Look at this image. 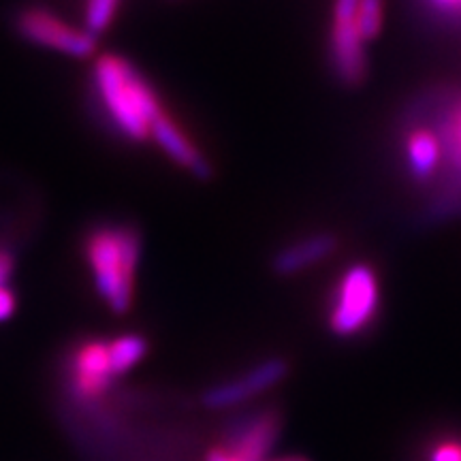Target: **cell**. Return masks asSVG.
<instances>
[{
  "label": "cell",
  "mask_w": 461,
  "mask_h": 461,
  "mask_svg": "<svg viewBox=\"0 0 461 461\" xmlns=\"http://www.w3.org/2000/svg\"><path fill=\"white\" fill-rule=\"evenodd\" d=\"M96 86H99L103 103L112 113L115 124L131 140H146L149 135V124L160 118L163 112H160L157 96L143 82L141 75L126 60L103 56L96 62Z\"/></svg>",
  "instance_id": "cell-1"
},
{
  "label": "cell",
  "mask_w": 461,
  "mask_h": 461,
  "mask_svg": "<svg viewBox=\"0 0 461 461\" xmlns=\"http://www.w3.org/2000/svg\"><path fill=\"white\" fill-rule=\"evenodd\" d=\"M88 257L95 269L96 286L115 314L131 305L132 272L140 257V238L131 229H105L88 241Z\"/></svg>",
  "instance_id": "cell-2"
},
{
  "label": "cell",
  "mask_w": 461,
  "mask_h": 461,
  "mask_svg": "<svg viewBox=\"0 0 461 461\" xmlns=\"http://www.w3.org/2000/svg\"><path fill=\"white\" fill-rule=\"evenodd\" d=\"M378 299V278L370 265L357 263L346 269L333 297L331 331L339 338L357 336L376 316Z\"/></svg>",
  "instance_id": "cell-3"
},
{
  "label": "cell",
  "mask_w": 461,
  "mask_h": 461,
  "mask_svg": "<svg viewBox=\"0 0 461 461\" xmlns=\"http://www.w3.org/2000/svg\"><path fill=\"white\" fill-rule=\"evenodd\" d=\"M288 374V363L282 357H274L250 370L241 374V376L227 380V383L216 384V387L207 389L203 393V403L210 411H224V408H233L238 403H244L252 397L265 393V391L274 389L280 384Z\"/></svg>",
  "instance_id": "cell-4"
},
{
  "label": "cell",
  "mask_w": 461,
  "mask_h": 461,
  "mask_svg": "<svg viewBox=\"0 0 461 461\" xmlns=\"http://www.w3.org/2000/svg\"><path fill=\"white\" fill-rule=\"evenodd\" d=\"M15 26L17 32L26 41L65 51L68 56L86 58L96 48V39H92L88 32L73 31V28L62 24L60 20H56L54 15L41 9H28L24 14H20Z\"/></svg>",
  "instance_id": "cell-5"
},
{
  "label": "cell",
  "mask_w": 461,
  "mask_h": 461,
  "mask_svg": "<svg viewBox=\"0 0 461 461\" xmlns=\"http://www.w3.org/2000/svg\"><path fill=\"white\" fill-rule=\"evenodd\" d=\"M113 374L109 367L107 344L88 342L75 350L71 363V383L68 389L82 402H92L103 395L112 384Z\"/></svg>",
  "instance_id": "cell-6"
},
{
  "label": "cell",
  "mask_w": 461,
  "mask_h": 461,
  "mask_svg": "<svg viewBox=\"0 0 461 461\" xmlns=\"http://www.w3.org/2000/svg\"><path fill=\"white\" fill-rule=\"evenodd\" d=\"M355 20H333L331 28V65L339 82L346 86H359L367 71L363 51L366 41L357 31Z\"/></svg>",
  "instance_id": "cell-7"
},
{
  "label": "cell",
  "mask_w": 461,
  "mask_h": 461,
  "mask_svg": "<svg viewBox=\"0 0 461 461\" xmlns=\"http://www.w3.org/2000/svg\"><path fill=\"white\" fill-rule=\"evenodd\" d=\"M276 436H278V425L272 414L246 417L230 431L229 453L240 461H265L272 451Z\"/></svg>",
  "instance_id": "cell-8"
},
{
  "label": "cell",
  "mask_w": 461,
  "mask_h": 461,
  "mask_svg": "<svg viewBox=\"0 0 461 461\" xmlns=\"http://www.w3.org/2000/svg\"><path fill=\"white\" fill-rule=\"evenodd\" d=\"M339 240L333 233H314L297 244L282 248L274 257L272 269L278 276H295L312 265L330 258L338 250Z\"/></svg>",
  "instance_id": "cell-9"
},
{
  "label": "cell",
  "mask_w": 461,
  "mask_h": 461,
  "mask_svg": "<svg viewBox=\"0 0 461 461\" xmlns=\"http://www.w3.org/2000/svg\"><path fill=\"white\" fill-rule=\"evenodd\" d=\"M149 135L157 140L158 146L163 148L177 165L186 167V169L193 173L194 177H199V180H210L212 171H214L210 160H207L203 154L182 135L180 129H177L171 120L160 115V118H157L149 124Z\"/></svg>",
  "instance_id": "cell-10"
},
{
  "label": "cell",
  "mask_w": 461,
  "mask_h": 461,
  "mask_svg": "<svg viewBox=\"0 0 461 461\" xmlns=\"http://www.w3.org/2000/svg\"><path fill=\"white\" fill-rule=\"evenodd\" d=\"M406 160L408 171L417 182H428L442 160L440 141L436 132L417 129L406 137Z\"/></svg>",
  "instance_id": "cell-11"
},
{
  "label": "cell",
  "mask_w": 461,
  "mask_h": 461,
  "mask_svg": "<svg viewBox=\"0 0 461 461\" xmlns=\"http://www.w3.org/2000/svg\"><path fill=\"white\" fill-rule=\"evenodd\" d=\"M148 350V342L141 336H122L113 339L107 346L109 355V367H112L113 378L122 376L124 372H129L132 366H137L143 359Z\"/></svg>",
  "instance_id": "cell-12"
},
{
  "label": "cell",
  "mask_w": 461,
  "mask_h": 461,
  "mask_svg": "<svg viewBox=\"0 0 461 461\" xmlns=\"http://www.w3.org/2000/svg\"><path fill=\"white\" fill-rule=\"evenodd\" d=\"M355 24L363 41L376 39L383 28V0H361Z\"/></svg>",
  "instance_id": "cell-13"
},
{
  "label": "cell",
  "mask_w": 461,
  "mask_h": 461,
  "mask_svg": "<svg viewBox=\"0 0 461 461\" xmlns=\"http://www.w3.org/2000/svg\"><path fill=\"white\" fill-rule=\"evenodd\" d=\"M118 7V0H88V9H86V32L92 39H96L105 31L112 22Z\"/></svg>",
  "instance_id": "cell-14"
},
{
  "label": "cell",
  "mask_w": 461,
  "mask_h": 461,
  "mask_svg": "<svg viewBox=\"0 0 461 461\" xmlns=\"http://www.w3.org/2000/svg\"><path fill=\"white\" fill-rule=\"evenodd\" d=\"M429 9H434L438 15H445L448 20L461 22V0H425Z\"/></svg>",
  "instance_id": "cell-15"
},
{
  "label": "cell",
  "mask_w": 461,
  "mask_h": 461,
  "mask_svg": "<svg viewBox=\"0 0 461 461\" xmlns=\"http://www.w3.org/2000/svg\"><path fill=\"white\" fill-rule=\"evenodd\" d=\"M429 461H461L459 442H442L429 455Z\"/></svg>",
  "instance_id": "cell-16"
},
{
  "label": "cell",
  "mask_w": 461,
  "mask_h": 461,
  "mask_svg": "<svg viewBox=\"0 0 461 461\" xmlns=\"http://www.w3.org/2000/svg\"><path fill=\"white\" fill-rule=\"evenodd\" d=\"M361 0H336L333 3V20H355Z\"/></svg>",
  "instance_id": "cell-17"
},
{
  "label": "cell",
  "mask_w": 461,
  "mask_h": 461,
  "mask_svg": "<svg viewBox=\"0 0 461 461\" xmlns=\"http://www.w3.org/2000/svg\"><path fill=\"white\" fill-rule=\"evenodd\" d=\"M15 299L5 286H0V321H7L11 314H14Z\"/></svg>",
  "instance_id": "cell-18"
},
{
  "label": "cell",
  "mask_w": 461,
  "mask_h": 461,
  "mask_svg": "<svg viewBox=\"0 0 461 461\" xmlns=\"http://www.w3.org/2000/svg\"><path fill=\"white\" fill-rule=\"evenodd\" d=\"M11 269H14V258H11L7 250H0V286L9 278Z\"/></svg>",
  "instance_id": "cell-19"
},
{
  "label": "cell",
  "mask_w": 461,
  "mask_h": 461,
  "mask_svg": "<svg viewBox=\"0 0 461 461\" xmlns=\"http://www.w3.org/2000/svg\"><path fill=\"white\" fill-rule=\"evenodd\" d=\"M207 461H240L235 455H230L229 451H222V448H214L207 455Z\"/></svg>",
  "instance_id": "cell-20"
},
{
  "label": "cell",
  "mask_w": 461,
  "mask_h": 461,
  "mask_svg": "<svg viewBox=\"0 0 461 461\" xmlns=\"http://www.w3.org/2000/svg\"><path fill=\"white\" fill-rule=\"evenodd\" d=\"M265 461H310V459L299 457V455H291V457H276V459H265Z\"/></svg>",
  "instance_id": "cell-21"
}]
</instances>
